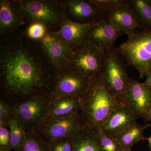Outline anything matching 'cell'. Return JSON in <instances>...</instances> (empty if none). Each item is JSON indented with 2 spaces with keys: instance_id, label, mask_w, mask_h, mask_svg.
Segmentation results:
<instances>
[{
  "instance_id": "obj_1",
  "label": "cell",
  "mask_w": 151,
  "mask_h": 151,
  "mask_svg": "<svg viewBox=\"0 0 151 151\" xmlns=\"http://www.w3.org/2000/svg\"><path fill=\"white\" fill-rule=\"evenodd\" d=\"M1 89L9 97L28 98L51 94L55 71L37 41L20 29L1 35Z\"/></svg>"
},
{
  "instance_id": "obj_2",
  "label": "cell",
  "mask_w": 151,
  "mask_h": 151,
  "mask_svg": "<svg viewBox=\"0 0 151 151\" xmlns=\"http://www.w3.org/2000/svg\"><path fill=\"white\" fill-rule=\"evenodd\" d=\"M78 99L85 127L97 132L121 103L108 92L100 75L92 78L88 89Z\"/></svg>"
},
{
  "instance_id": "obj_3",
  "label": "cell",
  "mask_w": 151,
  "mask_h": 151,
  "mask_svg": "<svg viewBox=\"0 0 151 151\" xmlns=\"http://www.w3.org/2000/svg\"><path fill=\"white\" fill-rule=\"evenodd\" d=\"M115 48L127 65L138 70L140 78L151 71V29L137 31L132 38Z\"/></svg>"
},
{
  "instance_id": "obj_4",
  "label": "cell",
  "mask_w": 151,
  "mask_h": 151,
  "mask_svg": "<svg viewBox=\"0 0 151 151\" xmlns=\"http://www.w3.org/2000/svg\"><path fill=\"white\" fill-rule=\"evenodd\" d=\"M124 59L116 48L105 50L101 74L105 88L119 103L124 104L130 78Z\"/></svg>"
},
{
  "instance_id": "obj_5",
  "label": "cell",
  "mask_w": 151,
  "mask_h": 151,
  "mask_svg": "<svg viewBox=\"0 0 151 151\" xmlns=\"http://www.w3.org/2000/svg\"><path fill=\"white\" fill-rule=\"evenodd\" d=\"M12 2L26 22H40L48 27H59L67 18L61 1L21 0Z\"/></svg>"
},
{
  "instance_id": "obj_6",
  "label": "cell",
  "mask_w": 151,
  "mask_h": 151,
  "mask_svg": "<svg viewBox=\"0 0 151 151\" xmlns=\"http://www.w3.org/2000/svg\"><path fill=\"white\" fill-rule=\"evenodd\" d=\"M80 113L65 117L45 118L35 129L37 134L46 142L65 138H73L84 128Z\"/></svg>"
},
{
  "instance_id": "obj_7",
  "label": "cell",
  "mask_w": 151,
  "mask_h": 151,
  "mask_svg": "<svg viewBox=\"0 0 151 151\" xmlns=\"http://www.w3.org/2000/svg\"><path fill=\"white\" fill-rule=\"evenodd\" d=\"M105 55V50L85 41L73 48L69 65L92 79L101 74Z\"/></svg>"
},
{
  "instance_id": "obj_8",
  "label": "cell",
  "mask_w": 151,
  "mask_h": 151,
  "mask_svg": "<svg viewBox=\"0 0 151 151\" xmlns=\"http://www.w3.org/2000/svg\"><path fill=\"white\" fill-rule=\"evenodd\" d=\"M92 79L68 65L55 72L52 98L80 97L88 89Z\"/></svg>"
},
{
  "instance_id": "obj_9",
  "label": "cell",
  "mask_w": 151,
  "mask_h": 151,
  "mask_svg": "<svg viewBox=\"0 0 151 151\" xmlns=\"http://www.w3.org/2000/svg\"><path fill=\"white\" fill-rule=\"evenodd\" d=\"M40 51L55 72L70 65L73 48L62 40L56 31H48L37 41Z\"/></svg>"
},
{
  "instance_id": "obj_10",
  "label": "cell",
  "mask_w": 151,
  "mask_h": 151,
  "mask_svg": "<svg viewBox=\"0 0 151 151\" xmlns=\"http://www.w3.org/2000/svg\"><path fill=\"white\" fill-rule=\"evenodd\" d=\"M52 99L51 94L33 96L14 108L26 132L29 129L32 132L45 119Z\"/></svg>"
},
{
  "instance_id": "obj_11",
  "label": "cell",
  "mask_w": 151,
  "mask_h": 151,
  "mask_svg": "<svg viewBox=\"0 0 151 151\" xmlns=\"http://www.w3.org/2000/svg\"><path fill=\"white\" fill-rule=\"evenodd\" d=\"M124 104L138 116L150 121L151 111V87L130 78Z\"/></svg>"
},
{
  "instance_id": "obj_12",
  "label": "cell",
  "mask_w": 151,
  "mask_h": 151,
  "mask_svg": "<svg viewBox=\"0 0 151 151\" xmlns=\"http://www.w3.org/2000/svg\"><path fill=\"white\" fill-rule=\"evenodd\" d=\"M61 2L66 17L77 22L94 24L105 16L91 0H66Z\"/></svg>"
},
{
  "instance_id": "obj_13",
  "label": "cell",
  "mask_w": 151,
  "mask_h": 151,
  "mask_svg": "<svg viewBox=\"0 0 151 151\" xmlns=\"http://www.w3.org/2000/svg\"><path fill=\"white\" fill-rule=\"evenodd\" d=\"M123 34L113 26L105 16L92 25L86 41L103 49L113 48L116 41Z\"/></svg>"
},
{
  "instance_id": "obj_14",
  "label": "cell",
  "mask_w": 151,
  "mask_h": 151,
  "mask_svg": "<svg viewBox=\"0 0 151 151\" xmlns=\"http://www.w3.org/2000/svg\"><path fill=\"white\" fill-rule=\"evenodd\" d=\"M138 116L128 106L120 103L108 116L101 131L115 137L128 127L137 123Z\"/></svg>"
},
{
  "instance_id": "obj_15",
  "label": "cell",
  "mask_w": 151,
  "mask_h": 151,
  "mask_svg": "<svg viewBox=\"0 0 151 151\" xmlns=\"http://www.w3.org/2000/svg\"><path fill=\"white\" fill-rule=\"evenodd\" d=\"M105 16L116 29L123 33L126 34L129 39L134 35L136 29H141L130 5V1L116 7Z\"/></svg>"
},
{
  "instance_id": "obj_16",
  "label": "cell",
  "mask_w": 151,
  "mask_h": 151,
  "mask_svg": "<svg viewBox=\"0 0 151 151\" xmlns=\"http://www.w3.org/2000/svg\"><path fill=\"white\" fill-rule=\"evenodd\" d=\"M93 24L77 22L67 18L56 32L62 40L73 48L86 41Z\"/></svg>"
},
{
  "instance_id": "obj_17",
  "label": "cell",
  "mask_w": 151,
  "mask_h": 151,
  "mask_svg": "<svg viewBox=\"0 0 151 151\" xmlns=\"http://www.w3.org/2000/svg\"><path fill=\"white\" fill-rule=\"evenodd\" d=\"M26 24V21L12 2L6 0L0 1L1 35L14 32Z\"/></svg>"
},
{
  "instance_id": "obj_18",
  "label": "cell",
  "mask_w": 151,
  "mask_h": 151,
  "mask_svg": "<svg viewBox=\"0 0 151 151\" xmlns=\"http://www.w3.org/2000/svg\"><path fill=\"white\" fill-rule=\"evenodd\" d=\"M78 97H63L52 99L46 118L65 117L80 113Z\"/></svg>"
},
{
  "instance_id": "obj_19",
  "label": "cell",
  "mask_w": 151,
  "mask_h": 151,
  "mask_svg": "<svg viewBox=\"0 0 151 151\" xmlns=\"http://www.w3.org/2000/svg\"><path fill=\"white\" fill-rule=\"evenodd\" d=\"M150 127V124L142 125L136 123L128 127L116 136L122 149H132L136 144L146 139L144 136L145 130Z\"/></svg>"
},
{
  "instance_id": "obj_20",
  "label": "cell",
  "mask_w": 151,
  "mask_h": 151,
  "mask_svg": "<svg viewBox=\"0 0 151 151\" xmlns=\"http://www.w3.org/2000/svg\"><path fill=\"white\" fill-rule=\"evenodd\" d=\"M73 151H100L97 131L87 127L73 138Z\"/></svg>"
},
{
  "instance_id": "obj_21",
  "label": "cell",
  "mask_w": 151,
  "mask_h": 151,
  "mask_svg": "<svg viewBox=\"0 0 151 151\" xmlns=\"http://www.w3.org/2000/svg\"><path fill=\"white\" fill-rule=\"evenodd\" d=\"M10 145L12 151H19L27 138V133L19 117L15 113L9 120Z\"/></svg>"
},
{
  "instance_id": "obj_22",
  "label": "cell",
  "mask_w": 151,
  "mask_h": 151,
  "mask_svg": "<svg viewBox=\"0 0 151 151\" xmlns=\"http://www.w3.org/2000/svg\"><path fill=\"white\" fill-rule=\"evenodd\" d=\"M130 4L142 29H151V0H130Z\"/></svg>"
},
{
  "instance_id": "obj_23",
  "label": "cell",
  "mask_w": 151,
  "mask_h": 151,
  "mask_svg": "<svg viewBox=\"0 0 151 151\" xmlns=\"http://www.w3.org/2000/svg\"><path fill=\"white\" fill-rule=\"evenodd\" d=\"M19 151L48 150L46 142L39 135L32 132L27 133L26 139Z\"/></svg>"
},
{
  "instance_id": "obj_24",
  "label": "cell",
  "mask_w": 151,
  "mask_h": 151,
  "mask_svg": "<svg viewBox=\"0 0 151 151\" xmlns=\"http://www.w3.org/2000/svg\"><path fill=\"white\" fill-rule=\"evenodd\" d=\"M100 151H120L122 147L116 137L105 134L102 131L97 132Z\"/></svg>"
},
{
  "instance_id": "obj_25",
  "label": "cell",
  "mask_w": 151,
  "mask_h": 151,
  "mask_svg": "<svg viewBox=\"0 0 151 151\" xmlns=\"http://www.w3.org/2000/svg\"><path fill=\"white\" fill-rule=\"evenodd\" d=\"M48 27L43 23L33 22L28 26L24 32L29 39L38 41L42 39L46 35L48 31Z\"/></svg>"
},
{
  "instance_id": "obj_26",
  "label": "cell",
  "mask_w": 151,
  "mask_h": 151,
  "mask_svg": "<svg viewBox=\"0 0 151 151\" xmlns=\"http://www.w3.org/2000/svg\"><path fill=\"white\" fill-rule=\"evenodd\" d=\"M46 142L48 151H73V138H61Z\"/></svg>"
},
{
  "instance_id": "obj_27",
  "label": "cell",
  "mask_w": 151,
  "mask_h": 151,
  "mask_svg": "<svg viewBox=\"0 0 151 151\" xmlns=\"http://www.w3.org/2000/svg\"><path fill=\"white\" fill-rule=\"evenodd\" d=\"M92 3L106 15L118 6L128 2L126 0H91Z\"/></svg>"
},
{
  "instance_id": "obj_28",
  "label": "cell",
  "mask_w": 151,
  "mask_h": 151,
  "mask_svg": "<svg viewBox=\"0 0 151 151\" xmlns=\"http://www.w3.org/2000/svg\"><path fill=\"white\" fill-rule=\"evenodd\" d=\"M10 133L8 127H0V147L11 148Z\"/></svg>"
},
{
  "instance_id": "obj_29",
  "label": "cell",
  "mask_w": 151,
  "mask_h": 151,
  "mask_svg": "<svg viewBox=\"0 0 151 151\" xmlns=\"http://www.w3.org/2000/svg\"><path fill=\"white\" fill-rule=\"evenodd\" d=\"M15 114L14 108L1 100L0 102V118L9 119Z\"/></svg>"
},
{
  "instance_id": "obj_30",
  "label": "cell",
  "mask_w": 151,
  "mask_h": 151,
  "mask_svg": "<svg viewBox=\"0 0 151 151\" xmlns=\"http://www.w3.org/2000/svg\"><path fill=\"white\" fill-rule=\"evenodd\" d=\"M144 84L151 87V71L149 72L146 76L145 81L143 82Z\"/></svg>"
},
{
  "instance_id": "obj_31",
  "label": "cell",
  "mask_w": 151,
  "mask_h": 151,
  "mask_svg": "<svg viewBox=\"0 0 151 151\" xmlns=\"http://www.w3.org/2000/svg\"><path fill=\"white\" fill-rule=\"evenodd\" d=\"M9 119L5 118H0V127H8Z\"/></svg>"
},
{
  "instance_id": "obj_32",
  "label": "cell",
  "mask_w": 151,
  "mask_h": 151,
  "mask_svg": "<svg viewBox=\"0 0 151 151\" xmlns=\"http://www.w3.org/2000/svg\"><path fill=\"white\" fill-rule=\"evenodd\" d=\"M0 151H12L11 149L1 147H0Z\"/></svg>"
},
{
  "instance_id": "obj_33",
  "label": "cell",
  "mask_w": 151,
  "mask_h": 151,
  "mask_svg": "<svg viewBox=\"0 0 151 151\" xmlns=\"http://www.w3.org/2000/svg\"><path fill=\"white\" fill-rule=\"evenodd\" d=\"M146 139L148 142L149 145H150V151H151V136L150 137L146 138Z\"/></svg>"
},
{
  "instance_id": "obj_34",
  "label": "cell",
  "mask_w": 151,
  "mask_h": 151,
  "mask_svg": "<svg viewBox=\"0 0 151 151\" xmlns=\"http://www.w3.org/2000/svg\"><path fill=\"white\" fill-rule=\"evenodd\" d=\"M132 149H122L120 151H132Z\"/></svg>"
},
{
  "instance_id": "obj_35",
  "label": "cell",
  "mask_w": 151,
  "mask_h": 151,
  "mask_svg": "<svg viewBox=\"0 0 151 151\" xmlns=\"http://www.w3.org/2000/svg\"><path fill=\"white\" fill-rule=\"evenodd\" d=\"M150 121H151V111L150 114Z\"/></svg>"
},
{
  "instance_id": "obj_36",
  "label": "cell",
  "mask_w": 151,
  "mask_h": 151,
  "mask_svg": "<svg viewBox=\"0 0 151 151\" xmlns=\"http://www.w3.org/2000/svg\"><path fill=\"white\" fill-rule=\"evenodd\" d=\"M150 124V127H151V124Z\"/></svg>"
}]
</instances>
